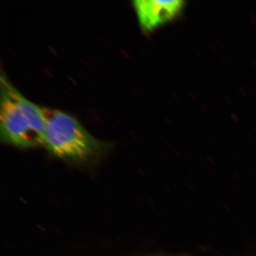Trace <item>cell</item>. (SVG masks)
I'll use <instances>...</instances> for the list:
<instances>
[{
    "mask_svg": "<svg viewBox=\"0 0 256 256\" xmlns=\"http://www.w3.org/2000/svg\"><path fill=\"white\" fill-rule=\"evenodd\" d=\"M0 108V136L3 142L20 148L43 146V108L26 99L3 74Z\"/></svg>",
    "mask_w": 256,
    "mask_h": 256,
    "instance_id": "obj_1",
    "label": "cell"
},
{
    "mask_svg": "<svg viewBox=\"0 0 256 256\" xmlns=\"http://www.w3.org/2000/svg\"><path fill=\"white\" fill-rule=\"evenodd\" d=\"M45 130L43 146L50 154L67 161L97 158L106 146L92 136L76 119L58 110L43 108Z\"/></svg>",
    "mask_w": 256,
    "mask_h": 256,
    "instance_id": "obj_2",
    "label": "cell"
},
{
    "mask_svg": "<svg viewBox=\"0 0 256 256\" xmlns=\"http://www.w3.org/2000/svg\"><path fill=\"white\" fill-rule=\"evenodd\" d=\"M140 24L144 31L150 32L178 16L184 6L183 1L136 0L132 2Z\"/></svg>",
    "mask_w": 256,
    "mask_h": 256,
    "instance_id": "obj_3",
    "label": "cell"
}]
</instances>
